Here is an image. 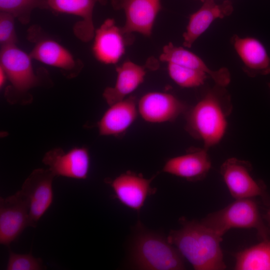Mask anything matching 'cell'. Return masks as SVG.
Listing matches in <instances>:
<instances>
[{
  "label": "cell",
  "mask_w": 270,
  "mask_h": 270,
  "mask_svg": "<svg viewBox=\"0 0 270 270\" xmlns=\"http://www.w3.org/2000/svg\"><path fill=\"white\" fill-rule=\"evenodd\" d=\"M202 2H203L204 0H200Z\"/></svg>",
  "instance_id": "cell-30"
},
{
  "label": "cell",
  "mask_w": 270,
  "mask_h": 270,
  "mask_svg": "<svg viewBox=\"0 0 270 270\" xmlns=\"http://www.w3.org/2000/svg\"><path fill=\"white\" fill-rule=\"evenodd\" d=\"M42 162L55 176L85 180L89 172L90 156L84 147L74 148L66 152L56 148L46 154Z\"/></svg>",
  "instance_id": "cell-11"
},
{
  "label": "cell",
  "mask_w": 270,
  "mask_h": 270,
  "mask_svg": "<svg viewBox=\"0 0 270 270\" xmlns=\"http://www.w3.org/2000/svg\"><path fill=\"white\" fill-rule=\"evenodd\" d=\"M187 106L174 95L152 92L144 94L138 102V110L141 117L151 123L172 122L184 114Z\"/></svg>",
  "instance_id": "cell-13"
},
{
  "label": "cell",
  "mask_w": 270,
  "mask_h": 270,
  "mask_svg": "<svg viewBox=\"0 0 270 270\" xmlns=\"http://www.w3.org/2000/svg\"><path fill=\"white\" fill-rule=\"evenodd\" d=\"M160 60L204 72L217 84L226 86L230 82V72L227 68L212 70L196 54L171 42L163 47Z\"/></svg>",
  "instance_id": "cell-20"
},
{
  "label": "cell",
  "mask_w": 270,
  "mask_h": 270,
  "mask_svg": "<svg viewBox=\"0 0 270 270\" xmlns=\"http://www.w3.org/2000/svg\"><path fill=\"white\" fill-rule=\"evenodd\" d=\"M222 236L233 228H254L258 236L268 239L270 234L260 216L256 203L251 198L236 199L224 208L208 214L200 220Z\"/></svg>",
  "instance_id": "cell-4"
},
{
  "label": "cell",
  "mask_w": 270,
  "mask_h": 270,
  "mask_svg": "<svg viewBox=\"0 0 270 270\" xmlns=\"http://www.w3.org/2000/svg\"><path fill=\"white\" fill-rule=\"evenodd\" d=\"M236 270H270V240L244 249L235 256Z\"/></svg>",
  "instance_id": "cell-22"
},
{
  "label": "cell",
  "mask_w": 270,
  "mask_h": 270,
  "mask_svg": "<svg viewBox=\"0 0 270 270\" xmlns=\"http://www.w3.org/2000/svg\"><path fill=\"white\" fill-rule=\"evenodd\" d=\"M252 166L246 160L230 158L221 165L220 174L230 194L235 199L260 196L269 201L264 186L252 174Z\"/></svg>",
  "instance_id": "cell-5"
},
{
  "label": "cell",
  "mask_w": 270,
  "mask_h": 270,
  "mask_svg": "<svg viewBox=\"0 0 270 270\" xmlns=\"http://www.w3.org/2000/svg\"><path fill=\"white\" fill-rule=\"evenodd\" d=\"M32 60L30 54L16 44L1 46L0 66L14 89L19 92H26L38 84L39 78L34 72Z\"/></svg>",
  "instance_id": "cell-8"
},
{
  "label": "cell",
  "mask_w": 270,
  "mask_h": 270,
  "mask_svg": "<svg viewBox=\"0 0 270 270\" xmlns=\"http://www.w3.org/2000/svg\"><path fill=\"white\" fill-rule=\"evenodd\" d=\"M168 71L170 78L180 86L184 88L202 85L208 75L204 72L174 63H168Z\"/></svg>",
  "instance_id": "cell-24"
},
{
  "label": "cell",
  "mask_w": 270,
  "mask_h": 270,
  "mask_svg": "<svg viewBox=\"0 0 270 270\" xmlns=\"http://www.w3.org/2000/svg\"><path fill=\"white\" fill-rule=\"evenodd\" d=\"M208 150L204 147L190 148L185 154L168 160L162 171L191 182L202 180L212 167Z\"/></svg>",
  "instance_id": "cell-16"
},
{
  "label": "cell",
  "mask_w": 270,
  "mask_h": 270,
  "mask_svg": "<svg viewBox=\"0 0 270 270\" xmlns=\"http://www.w3.org/2000/svg\"><path fill=\"white\" fill-rule=\"evenodd\" d=\"M202 2V6L190 16L183 34V45L188 48L192 47L214 21L230 15L234 10L232 2L229 0L221 4H216L214 0H204Z\"/></svg>",
  "instance_id": "cell-18"
},
{
  "label": "cell",
  "mask_w": 270,
  "mask_h": 270,
  "mask_svg": "<svg viewBox=\"0 0 270 270\" xmlns=\"http://www.w3.org/2000/svg\"><path fill=\"white\" fill-rule=\"evenodd\" d=\"M232 109L226 86L215 84L206 90L198 102L184 113L185 129L208 150L222 139L228 127V118Z\"/></svg>",
  "instance_id": "cell-1"
},
{
  "label": "cell",
  "mask_w": 270,
  "mask_h": 270,
  "mask_svg": "<svg viewBox=\"0 0 270 270\" xmlns=\"http://www.w3.org/2000/svg\"><path fill=\"white\" fill-rule=\"evenodd\" d=\"M35 8L48 10L46 0H0V12L12 14L24 24L30 22Z\"/></svg>",
  "instance_id": "cell-23"
},
{
  "label": "cell",
  "mask_w": 270,
  "mask_h": 270,
  "mask_svg": "<svg viewBox=\"0 0 270 270\" xmlns=\"http://www.w3.org/2000/svg\"><path fill=\"white\" fill-rule=\"evenodd\" d=\"M268 86L269 88H270V82L268 84Z\"/></svg>",
  "instance_id": "cell-29"
},
{
  "label": "cell",
  "mask_w": 270,
  "mask_h": 270,
  "mask_svg": "<svg viewBox=\"0 0 270 270\" xmlns=\"http://www.w3.org/2000/svg\"><path fill=\"white\" fill-rule=\"evenodd\" d=\"M154 176L146 178L131 171L122 174L113 180H106L116 198L126 206L140 212L147 198L156 192L151 183Z\"/></svg>",
  "instance_id": "cell-12"
},
{
  "label": "cell",
  "mask_w": 270,
  "mask_h": 270,
  "mask_svg": "<svg viewBox=\"0 0 270 270\" xmlns=\"http://www.w3.org/2000/svg\"><path fill=\"white\" fill-rule=\"evenodd\" d=\"M45 268L40 258L32 253L20 254L10 250L6 270H41Z\"/></svg>",
  "instance_id": "cell-25"
},
{
  "label": "cell",
  "mask_w": 270,
  "mask_h": 270,
  "mask_svg": "<svg viewBox=\"0 0 270 270\" xmlns=\"http://www.w3.org/2000/svg\"><path fill=\"white\" fill-rule=\"evenodd\" d=\"M132 267L142 270H182L186 268L184 257L178 250L158 234L142 231L131 246Z\"/></svg>",
  "instance_id": "cell-3"
},
{
  "label": "cell",
  "mask_w": 270,
  "mask_h": 270,
  "mask_svg": "<svg viewBox=\"0 0 270 270\" xmlns=\"http://www.w3.org/2000/svg\"><path fill=\"white\" fill-rule=\"evenodd\" d=\"M231 43L242 62L244 72L248 76L254 78L270 74V55L259 40L234 34Z\"/></svg>",
  "instance_id": "cell-17"
},
{
  "label": "cell",
  "mask_w": 270,
  "mask_h": 270,
  "mask_svg": "<svg viewBox=\"0 0 270 270\" xmlns=\"http://www.w3.org/2000/svg\"><path fill=\"white\" fill-rule=\"evenodd\" d=\"M92 52L96 58L104 64L118 62L124 54L126 48L134 41L132 34L124 32L114 19L106 20L95 31Z\"/></svg>",
  "instance_id": "cell-7"
},
{
  "label": "cell",
  "mask_w": 270,
  "mask_h": 270,
  "mask_svg": "<svg viewBox=\"0 0 270 270\" xmlns=\"http://www.w3.org/2000/svg\"><path fill=\"white\" fill-rule=\"evenodd\" d=\"M8 79L6 74L3 69V68L0 66V86L2 87L6 83V80Z\"/></svg>",
  "instance_id": "cell-27"
},
{
  "label": "cell",
  "mask_w": 270,
  "mask_h": 270,
  "mask_svg": "<svg viewBox=\"0 0 270 270\" xmlns=\"http://www.w3.org/2000/svg\"><path fill=\"white\" fill-rule=\"evenodd\" d=\"M16 18L11 14L0 12V44L1 46L16 44Z\"/></svg>",
  "instance_id": "cell-26"
},
{
  "label": "cell",
  "mask_w": 270,
  "mask_h": 270,
  "mask_svg": "<svg viewBox=\"0 0 270 270\" xmlns=\"http://www.w3.org/2000/svg\"><path fill=\"white\" fill-rule=\"evenodd\" d=\"M48 10L54 14H72L81 18L73 27L75 36L88 42L94 36L92 15L96 4L105 6L107 0H46Z\"/></svg>",
  "instance_id": "cell-15"
},
{
  "label": "cell",
  "mask_w": 270,
  "mask_h": 270,
  "mask_svg": "<svg viewBox=\"0 0 270 270\" xmlns=\"http://www.w3.org/2000/svg\"><path fill=\"white\" fill-rule=\"evenodd\" d=\"M34 38L36 44L30 54L32 59L59 68L69 78L74 77L82 70L84 66L82 61L76 59L58 42L49 38Z\"/></svg>",
  "instance_id": "cell-14"
},
{
  "label": "cell",
  "mask_w": 270,
  "mask_h": 270,
  "mask_svg": "<svg viewBox=\"0 0 270 270\" xmlns=\"http://www.w3.org/2000/svg\"><path fill=\"white\" fill-rule=\"evenodd\" d=\"M32 227L28 200L20 190L0 198V244L9 246L28 227Z\"/></svg>",
  "instance_id": "cell-6"
},
{
  "label": "cell",
  "mask_w": 270,
  "mask_h": 270,
  "mask_svg": "<svg viewBox=\"0 0 270 270\" xmlns=\"http://www.w3.org/2000/svg\"><path fill=\"white\" fill-rule=\"evenodd\" d=\"M115 10H123L126 22L122 27L126 33L139 32L150 37L156 17L162 9L160 0H110Z\"/></svg>",
  "instance_id": "cell-10"
},
{
  "label": "cell",
  "mask_w": 270,
  "mask_h": 270,
  "mask_svg": "<svg viewBox=\"0 0 270 270\" xmlns=\"http://www.w3.org/2000/svg\"><path fill=\"white\" fill-rule=\"evenodd\" d=\"M110 106L98 123L99 133L102 136H118L126 131L136 118V98L130 96Z\"/></svg>",
  "instance_id": "cell-19"
},
{
  "label": "cell",
  "mask_w": 270,
  "mask_h": 270,
  "mask_svg": "<svg viewBox=\"0 0 270 270\" xmlns=\"http://www.w3.org/2000/svg\"><path fill=\"white\" fill-rule=\"evenodd\" d=\"M264 218L266 220V222H268V228L270 234V208L268 209V210L267 211L264 216Z\"/></svg>",
  "instance_id": "cell-28"
},
{
  "label": "cell",
  "mask_w": 270,
  "mask_h": 270,
  "mask_svg": "<svg viewBox=\"0 0 270 270\" xmlns=\"http://www.w3.org/2000/svg\"><path fill=\"white\" fill-rule=\"evenodd\" d=\"M54 176L48 168H37L32 172L22 185L21 190L28 202L33 228L36 227L53 202Z\"/></svg>",
  "instance_id": "cell-9"
},
{
  "label": "cell",
  "mask_w": 270,
  "mask_h": 270,
  "mask_svg": "<svg viewBox=\"0 0 270 270\" xmlns=\"http://www.w3.org/2000/svg\"><path fill=\"white\" fill-rule=\"evenodd\" d=\"M117 78L115 85L106 88L102 96L110 106L122 100L134 91L144 79L145 67L130 60L124 62L116 68Z\"/></svg>",
  "instance_id": "cell-21"
},
{
  "label": "cell",
  "mask_w": 270,
  "mask_h": 270,
  "mask_svg": "<svg viewBox=\"0 0 270 270\" xmlns=\"http://www.w3.org/2000/svg\"><path fill=\"white\" fill-rule=\"evenodd\" d=\"M182 228L171 230L167 238L196 270H223L226 268L220 246L222 236L201 221L180 219Z\"/></svg>",
  "instance_id": "cell-2"
}]
</instances>
